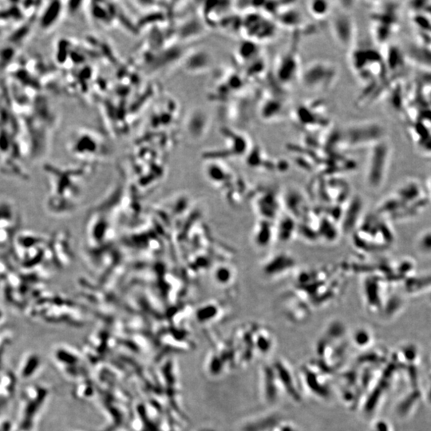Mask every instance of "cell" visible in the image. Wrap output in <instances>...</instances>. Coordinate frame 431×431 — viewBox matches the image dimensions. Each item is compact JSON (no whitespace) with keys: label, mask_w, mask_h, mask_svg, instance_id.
<instances>
[{"label":"cell","mask_w":431,"mask_h":431,"mask_svg":"<svg viewBox=\"0 0 431 431\" xmlns=\"http://www.w3.org/2000/svg\"><path fill=\"white\" fill-rule=\"evenodd\" d=\"M246 31H249V37L256 41H264L263 35L265 40L268 41L275 35V27L269 22V19H264L256 13L255 18H251L246 26Z\"/></svg>","instance_id":"4"},{"label":"cell","mask_w":431,"mask_h":431,"mask_svg":"<svg viewBox=\"0 0 431 431\" xmlns=\"http://www.w3.org/2000/svg\"><path fill=\"white\" fill-rule=\"evenodd\" d=\"M308 10L314 19L322 20L328 16L331 10L330 2L311 1L308 2Z\"/></svg>","instance_id":"5"},{"label":"cell","mask_w":431,"mask_h":431,"mask_svg":"<svg viewBox=\"0 0 431 431\" xmlns=\"http://www.w3.org/2000/svg\"><path fill=\"white\" fill-rule=\"evenodd\" d=\"M331 33L335 41L342 48H354L355 39V25L353 19L347 13L340 12L330 22Z\"/></svg>","instance_id":"3"},{"label":"cell","mask_w":431,"mask_h":431,"mask_svg":"<svg viewBox=\"0 0 431 431\" xmlns=\"http://www.w3.org/2000/svg\"><path fill=\"white\" fill-rule=\"evenodd\" d=\"M339 68L327 60H316L300 70L299 80L311 92H326L335 84L339 77Z\"/></svg>","instance_id":"1"},{"label":"cell","mask_w":431,"mask_h":431,"mask_svg":"<svg viewBox=\"0 0 431 431\" xmlns=\"http://www.w3.org/2000/svg\"><path fill=\"white\" fill-rule=\"evenodd\" d=\"M381 128L373 122L355 123L347 126L343 130L341 142L347 147L375 145L381 141Z\"/></svg>","instance_id":"2"}]
</instances>
